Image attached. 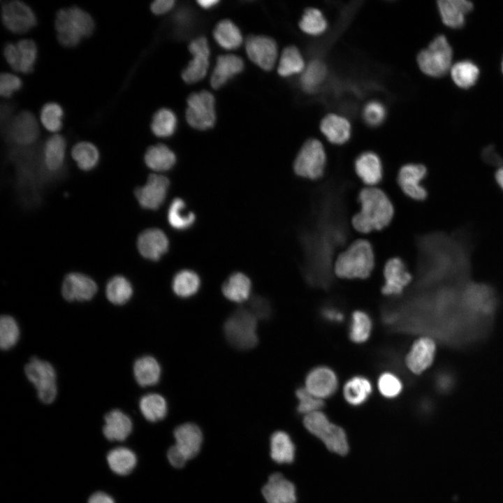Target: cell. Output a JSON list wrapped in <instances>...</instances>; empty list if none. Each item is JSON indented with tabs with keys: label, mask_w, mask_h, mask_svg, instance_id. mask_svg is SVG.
Returning <instances> with one entry per match:
<instances>
[{
	"label": "cell",
	"mask_w": 503,
	"mask_h": 503,
	"mask_svg": "<svg viewBox=\"0 0 503 503\" xmlns=\"http://www.w3.org/2000/svg\"><path fill=\"white\" fill-rule=\"evenodd\" d=\"M349 184L333 177L314 189L299 240L302 272L309 285L326 288L333 281V258L349 236L346 194Z\"/></svg>",
	"instance_id": "obj_1"
},
{
	"label": "cell",
	"mask_w": 503,
	"mask_h": 503,
	"mask_svg": "<svg viewBox=\"0 0 503 503\" xmlns=\"http://www.w3.org/2000/svg\"><path fill=\"white\" fill-rule=\"evenodd\" d=\"M360 211L352 219V224L360 233L379 231L387 226L394 214L393 204L381 189L374 187L363 189L358 194Z\"/></svg>",
	"instance_id": "obj_2"
},
{
	"label": "cell",
	"mask_w": 503,
	"mask_h": 503,
	"mask_svg": "<svg viewBox=\"0 0 503 503\" xmlns=\"http://www.w3.org/2000/svg\"><path fill=\"white\" fill-rule=\"evenodd\" d=\"M374 266L372 245L366 240H357L339 254L334 263V274L342 279H365Z\"/></svg>",
	"instance_id": "obj_3"
},
{
	"label": "cell",
	"mask_w": 503,
	"mask_h": 503,
	"mask_svg": "<svg viewBox=\"0 0 503 503\" xmlns=\"http://www.w3.org/2000/svg\"><path fill=\"white\" fill-rule=\"evenodd\" d=\"M54 25L59 43L67 48L77 46L83 38L90 36L95 28L91 15L77 6L59 9Z\"/></svg>",
	"instance_id": "obj_4"
},
{
	"label": "cell",
	"mask_w": 503,
	"mask_h": 503,
	"mask_svg": "<svg viewBox=\"0 0 503 503\" xmlns=\"http://www.w3.org/2000/svg\"><path fill=\"white\" fill-rule=\"evenodd\" d=\"M302 422L306 430L319 439L330 451L340 455L347 454L349 446L345 430L331 422L322 410L304 416Z\"/></svg>",
	"instance_id": "obj_5"
},
{
	"label": "cell",
	"mask_w": 503,
	"mask_h": 503,
	"mask_svg": "<svg viewBox=\"0 0 503 503\" xmlns=\"http://www.w3.org/2000/svg\"><path fill=\"white\" fill-rule=\"evenodd\" d=\"M453 50L446 37L438 35L417 56V63L425 75L439 78L449 72L452 66Z\"/></svg>",
	"instance_id": "obj_6"
},
{
	"label": "cell",
	"mask_w": 503,
	"mask_h": 503,
	"mask_svg": "<svg viewBox=\"0 0 503 503\" xmlns=\"http://www.w3.org/2000/svg\"><path fill=\"white\" fill-rule=\"evenodd\" d=\"M257 319L248 309H239L233 313L224 324L227 340L239 349H249L258 342Z\"/></svg>",
	"instance_id": "obj_7"
},
{
	"label": "cell",
	"mask_w": 503,
	"mask_h": 503,
	"mask_svg": "<svg viewBox=\"0 0 503 503\" xmlns=\"http://www.w3.org/2000/svg\"><path fill=\"white\" fill-rule=\"evenodd\" d=\"M24 372L35 386L39 400L45 404L52 403L57 394V376L53 366L45 360L32 357L26 364Z\"/></svg>",
	"instance_id": "obj_8"
},
{
	"label": "cell",
	"mask_w": 503,
	"mask_h": 503,
	"mask_svg": "<svg viewBox=\"0 0 503 503\" xmlns=\"http://www.w3.org/2000/svg\"><path fill=\"white\" fill-rule=\"evenodd\" d=\"M326 155L322 143L317 139L307 140L301 147L293 163L295 173L302 177L316 180L324 173Z\"/></svg>",
	"instance_id": "obj_9"
},
{
	"label": "cell",
	"mask_w": 503,
	"mask_h": 503,
	"mask_svg": "<svg viewBox=\"0 0 503 503\" xmlns=\"http://www.w3.org/2000/svg\"><path fill=\"white\" fill-rule=\"evenodd\" d=\"M214 98L205 90L190 94L187 99L186 119L193 128L205 130L215 122Z\"/></svg>",
	"instance_id": "obj_10"
},
{
	"label": "cell",
	"mask_w": 503,
	"mask_h": 503,
	"mask_svg": "<svg viewBox=\"0 0 503 503\" xmlns=\"http://www.w3.org/2000/svg\"><path fill=\"white\" fill-rule=\"evenodd\" d=\"M6 140L17 145L27 146L35 142L40 133L35 115L29 110H22L1 124Z\"/></svg>",
	"instance_id": "obj_11"
},
{
	"label": "cell",
	"mask_w": 503,
	"mask_h": 503,
	"mask_svg": "<svg viewBox=\"0 0 503 503\" xmlns=\"http://www.w3.org/2000/svg\"><path fill=\"white\" fill-rule=\"evenodd\" d=\"M1 19L5 27L15 34H23L37 24L35 13L26 3L11 0L2 2Z\"/></svg>",
	"instance_id": "obj_12"
},
{
	"label": "cell",
	"mask_w": 503,
	"mask_h": 503,
	"mask_svg": "<svg viewBox=\"0 0 503 503\" xmlns=\"http://www.w3.org/2000/svg\"><path fill=\"white\" fill-rule=\"evenodd\" d=\"M304 387L315 398L324 400L333 396L339 387V378L330 366L319 365L310 369Z\"/></svg>",
	"instance_id": "obj_13"
},
{
	"label": "cell",
	"mask_w": 503,
	"mask_h": 503,
	"mask_svg": "<svg viewBox=\"0 0 503 503\" xmlns=\"http://www.w3.org/2000/svg\"><path fill=\"white\" fill-rule=\"evenodd\" d=\"M436 349L435 342L431 337H418L413 342L405 356L406 367L412 374H421L433 363Z\"/></svg>",
	"instance_id": "obj_14"
},
{
	"label": "cell",
	"mask_w": 503,
	"mask_h": 503,
	"mask_svg": "<svg viewBox=\"0 0 503 503\" xmlns=\"http://www.w3.org/2000/svg\"><path fill=\"white\" fill-rule=\"evenodd\" d=\"M169 185L170 182L167 177L160 174H151L144 186L135 189V196L143 208L156 210L164 202Z\"/></svg>",
	"instance_id": "obj_15"
},
{
	"label": "cell",
	"mask_w": 503,
	"mask_h": 503,
	"mask_svg": "<svg viewBox=\"0 0 503 503\" xmlns=\"http://www.w3.org/2000/svg\"><path fill=\"white\" fill-rule=\"evenodd\" d=\"M384 277L381 292L386 296H400L413 279L406 264L399 257L387 261L384 268Z\"/></svg>",
	"instance_id": "obj_16"
},
{
	"label": "cell",
	"mask_w": 503,
	"mask_h": 503,
	"mask_svg": "<svg viewBox=\"0 0 503 503\" xmlns=\"http://www.w3.org/2000/svg\"><path fill=\"white\" fill-rule=\"evenodd\" d=\"M427 173V168L423 164L407 163L399 170L397 182L407 196L415 201H424L428 196V191L421 182Z\"/></svg>",
	"instance_id": "obj_17"
},
{
	"label": "cell",
	"mask_w": 503,
	"mask_h": 503,
	"mask_svg": "<svg viewBox=\"0 0 503 503\" xmlns=\"http://www.w3.org/2000/svg\"><path fill=\"white\" fill-rule=\"evenodd\" d=\"M189 50L193 59L182 73V78L187 83H194L202 80L209 66L210 48L205 37L200 36L189 45Z\"/></svg>",
	"instance_id": "obj_18"
},
{
	"label": "cell",
	"mask_w": 503,
	"mask_h": 503,
	"mask_svg": "<svg viewBox=\"0 0 503 503\" xmlns=\"http://www.w3.org/2000/svg\"><path fill=\"white\" fill-rule=\"evenodd\" d=\"M245 48L249 58L265 71L271 70L277 58V45L275 41L265 36H249Z\"/></svg>",
	"instance_id": "obj_19"
},
{
	"label": "cell",
	"mask_w": 503,
	"mask_h": 503,
	"mask_svg": "<svg viewBox=\"0 0 503 503\" xmlns=\"http://www.w3.org/2000/svg\"><path fill=\"white\" fill-rule=\"evenodd\" d=\"M97 290L96 282L89 276L80 272L66 275L61 286L62 296L69 302L90 300Z\"/></svg>",
	"instance_id": "obj_20"
},
{
	"label": "cell",
	"mask_w": 503,
	"mask_h": 503,
	"mask_svg": "<svg viewBox=\"0 0 503 503\" xmlns=\"http://www.w3.org/2000/svg\"><path fill=\"white\" fill-rule=\"evenodd\" d=\"M169 240L159 228L143 231L137 239V248L140 255L150 261H157L168 250Z\"/></svg>",
	"instance_id": "obj_21"
},
{
	"label": "cell",
	"mask_w": 503,
	"mask_h": 503,
	"mask_svg": "<svg viewBox=\"0 0 503 503\" xmlns=\"http://www.w3.org/2000/svg\"><path fill=\"white\" fill-rule=\"evenodd\" d=\"M262 493L267 503H296L297 500L294 484L280 473L270 476Z\"/></svg>",
	"instance_id": "obj_22"
},
{
	"label": "cell",
	"mask_w": 503,
	"mask_h": 503,
	"mask_svg": "<svg viewBox=\"0 0 503 503\" xmlns=\"http://www.w3.org/2000/svg\"><path fill=\"white\" fill-rule=\"evenodd\" d=\"M473 3L467 0H440L437 8L442 22L448 27L458 29L465 22L466 15L473 9Z\"/></svg>",
	"instance_id": "obj_23"
},
{
	"label": "cell",
	"mask_w": 503,
	"mask_h": 503,
	"mask_svg": "<svg viewBox=\"0 0 503 503\" xmlns=\"http://www.w3.org/2000/svg\"><path fill=\"white\" fill-rule=\"evenodd\" d=\"M174 437L175 445L188 460L195 457L200 451L203 435L196 424L187 423L179 425L174 431Z\"/></svg>",
	"instance_id": "obj_24"
},
{
	"label": "cell",
	"mask_w": 503,
	"mask_h": 503,
	"mask_svg": "<svg viewBox=\"0 0 503 503\" xmlns=\"http://www.w3.org/2000/svg\"><path fill=\"white\" fill-rule=\"evenodd\" d=\"M373 392L371 380L365 375L356 374L348 379L343 385L344 400L351 407H360L367 402Z\"/></svg>",
	"instance_id": "obj_25"
},
{
	"label": "cell",
	"mask_w": 503,
	"mask_h": 503,
	"mask_svg": "<svg viewBox=\"0 0 503 503\" xmlns=\"http://www.w3.org/2000/svg\"><path fill=\"white\" fill-rule=\"evenodd\" d=\"M358 177L367 185H375L382 179L383 168L379 156L373 152L361 153L354 163Z\"/></svg>",
	"instance_id": "obj_26"
},
{
	"label": "cell",
	"mask_w": 503,
	"mask_h": 503,
	"mask_svg": "<svg viewBox=\"0 0 503 503\" xmlns=\"http://www.w3.org/2000/svg\"><path fill=\"white\" fill-rule=\"evenodd\" d=\"M320 129L328 141L336 145L345 143L351 134V126L348 119L334 113L322 119Z\"/></svg>",
	"instance_id": "obj_27"
},
{
	"label": "cell",
	"mask_w": 503,
	"mask_h": 503,
	"mask_svg": "<svg viewBox=\"0 0 503 503\" xmlns=\"http://www.w3.org/2000/svg\"><path fill=\"white\" fill-rule=\"evenodd\" d=\"M243 68L244 62L237 55L226 54L218 57L210 78L212 87L220 88L230 78L242 72Z\"/></svg>",
	"instance_id": "obj_28"
},
{
	"label": "cell",
	"mask_w": 503,
	"mask_h": 503,
	"mask_svg": "<svg viewBox=\"0 0 503 503\" xmlns=\"http://www.w3.org/2000/svg\"><path fill=\"white\" fill-rule=\"evenodd\" d=\"M103 432L110 441H123L132 430L131 418L119 409H112L105 415Z\"/></svg>",
	"instance_id": "obj_29"
},
{
	"label": "cell",
	"mask_w": 503,
	"mask_h": 503,
	"mask_svg": "<svg viewBox=\"0 0 503 503\" xmlns=\"http://www.w3.org/2000/svg\"><path fill=\"white\" fill-rule=\"evenodd\" d=\"M66 140L59 134L50 136L43 149V159L45 167L51 172L61 169L65 158Z\"/></svg>",
	"instance_id": "obj_30"
},
{
	"label": "cell",
	"mask_w": 503,
	"mask_h": 503,
	"mask_svg": "<svg viewBox=\"0 0 503 503\" xmlns=\"http://www.w3.org/2000/svg\"><path fill=\"white\" fill-rule=\"evenodd\" d=\"M373 330V321L370 314L363 309L354 310L350 317L348 336L349 340L357 344L366 342Z\"/></svg>",
	"instance_id": "obj_31"
},
{
	"label": "cell",
	"mask_w": 503,
	"mask_h": 503,
	"mask_svg": "<svg viewBox=\"0 0 503 503\" xmlns=\"http://www.w3.org/2000/svg\"><path fill=\"white\" fill-rule=\"evenodd\" d=\"M161 374V366L152 356H142L134 363L133 374L135 379L143 387L157 384L160 379Z\"/></svg>",
	"instance_id": "obj_32"
},
{
	"label": "cell",
	"mask_w": 503,
	"mask_h": 503,
	"mask_svg": "<svg viewBox=\"0 0 503 503\" xmlns=\"http://www.w3.org/2000/svg\"><path fill=\"white\" fill-rule=\"evenodd\" d=\"M296 455V446L291 437L284 431L275 432L270 438V456L279 464L291 463Z\"/></svg>",
	"instance_id": "obj_33"
},
{
	"label": "cell",
	"mask_w": 503,
	"mask_h": 503,
	"mask_svg": "<svg viewBox=\"0 0 503 503\" xmlns=\"http://www.w3.org/2000/svg\"><path fill=\"white\" fill-rule=\"evenodd\" d=\"M251 289L249 278L242 272H235L224 282L221 291L229 300L242 302L249 298Z\"/></svg>",
	"instance_id": "obj_34"
},
{
	"label": "cell",
	"mask_w": 503,
	"mask_h": 503,
	"mask_svg": "<svg viewBox=\"0 0 503 503\" xmlns=\"http://www.w3.org/2000/svg\"><path fill=\"white\" fill-rule=\"evenodd\" d=\"M144 159L147 166L156 172L168 170L176 162L174 152L163 144L149 147L145 152Z\"/></svg>",
	"instance_id": "obj_35"
},
{
	"label": "cell",
	"mask_w": 503,
	"mask_h": 503,
	"mask_svg": "<svg viewBox=\"0 0 503 503\" xmlns=\"http://www.w3.org/2000/svg\"><path fill=\"white\" fill-rule=\"evenodd\" d=\"M449 73L456 86L461 89H469L478 80L480 70L474 62L465 59L453 64Z\"/></svg>",
	"instance_id": "obj_36"
},
{
	"label": "cell",
	"mask_w": 503,
	"mask_h": 503,
	"mask_svg": "<svg viewBox=\"0 0 503 503\" xmlns=\"http://www.w3.org/2000/svg\"><path fill=\"white\" fill-rule=\"evenodd\" d=\"M213 36L217 43L226 50L235 49L242 42L240 31L229 20H223L219 22L214 29Z\"/></svg>",
	"instance_id": "obj_37"
},
{
	"label": "cell",
	"mask_w": 503,
	"mask_h": 503,
	"mask_svg": "<svg viewBox=\"0 0 503 503\" xmlns=\"http://www.w3.org/2000/svg\"><path fill=\"white\" fill-rule=\"evenodd\" d=\"M107 461L111 470L119 475L129 474L136 465V456L130 449L117 447L107 455Z\"/></svg>",
	"instance_id": "obj_38"
},
{
	"label": "cell",
	"mask_w": 503,
	"mask_h": 503,
	"mask_svg": "<svg viewBox=\"0 0 503 503\" xmlns=\"http://www.w3.org/2000/svg\"><path fill=\"white\" fill-rule=\"evenodd\" d=\"M131 282L124 276L116 275L107 283L105 295L108 300L115 305L126 303L133 296Z\"/></svg>",
	"instance_id": "obj_39"
},
{
	"label": "cell",
	"mask_w": 503,
	"mask_h": 503,
	"mask_svg": "<svg viewBox=\"0 0 503 503\" xmlns=\"http://www.w3.org/2000/svg\"><path fill=\"white\" fill-rule=\"evenodd\" d=\"M139 407L143 416L150 422L162 420L168 411L165 398L157 393L144 395L140 400Z\"/></svg>",
	"instance_id": "obj_40"
},
{
	"label": "cell",
	"mask_w": 503,
	"mask_h": 503,
	"mask_svg": "<svg viewBox=\"0 0 503 503\" xmlns=\"http://www.w3.org/2000/svg\"><path fill=\"white\" fill-rule=\"evenodd\" d=\"M305 61L300 50L294 45L285 48L281 54L277 73L282 77H288L302 72Z\"/></svg>",
	"instance_id": "obj_41"
},
{
	"label": "cell",
	"mask_w": 503,
	"mask_h": 503,
	"mask_svg": "<svg viewBox=\"0 0 503 503\" xmlns=\"http://www.w3.org/2000/svg\"><path fill=\"white\" fill-rule=\"evenodd\" d=\"M186 208L184 201L175 198L170 204L167 213V219L170 226L176 230L183 231L189 228L195 222L196 215L192 212L184 213Z\"/></svg>",
	"instance_id": "obj_42"
},
{
	"label": "cell",
	"mask_w": 503,
	"mask_h": 503,
	"mask_svg": "<svg viewBox=\"0 0 503 503\" xmlns=\"http://www.w3.org/2000/svg\"><path fill=\"white\" fill-rule=\"evenodd\" d=\"M201 279L195 272L182 270L173 279L172 287L174 293L180 297L188 298L194 295L199 289Z\"/></svg>",
	"instance_id": "obj_43"
},
{
	"label": "cell",
	"mask_w": 503,
	"mask_h": 503,
	"mask_svg": "<svg viewBox=\"0 0 503 503\" xmlns=\"http://www.w3.org/2000/svg\"><path fill=\"white\" fill-rule=\"evenodd\" d=\"M71 155L78 166L83 170L94 168L99 161V152L92 143L81 141L76 143L71 150Z\"/></svg>",
	"instance_id": "obj_44"
},
{
	"label": "cell",
	"mask_w": 503,
	"mask_h": 503,
	"mask_svg": "<svg viewBox=\"0 0 503 503\" xmlns=\"http://www.w3.org/2000/svg\"><path fill=\"white\" fill-rule=\"evenodd\" d=\"M327 75V67L319 59L310 61L302 71L300 78L302 88L307 92H314L324 81Z\"/></svg>",
	"instance_id": "obj_45"
},
{
	"label": "cell",
	"mask_w": 503,
	"mask_h": 503,
	"mask_svg": "<svg viewBox=\"0 0 503 503\" xmlns=\"http://www.w3.org/2000/svg\"><path fill=\"white\" fill-rule=\"evenodd\" d=\"M177 118L174 112L168 108H161L153 115L151 130L158 137L166 138L172 136L176 129Z\"/></svg>",
	"instance_id": "obj_46"
},
{
	"label": "cell",
	"mask_w": 503,
	"mask_h": 503,
	"mask_svg": "<svg viewBox=\"0 0 503 503\" xmlns=\"http://www.w3.org/2000/svg\"><path fill=\"white\" fill-rule=\"evenodd\" d=\"M299 27L307 34L319 36L326 31L328 22L320 10L308 8L305 10L299 22Z\"/></svg>",
	"instance_id": "obj_47"
},
{
	"label": "cell",
	"mask_w": 503,
	"mask_h": 503,
	"mask_svg": "<svg viewBox=\"0 0 503 503\" xmlns=\"http://www.w3.org/2000/svg\"><path fill=\"white\" fill-rule=\"evenodd\" d=\"M377 386L380 395L388 400L399 397L404 388L402 379L391 371H384L379 375Z\"/></svg>",
	"instance_id": "obj_48"
},
{
	"label": "cell",
	"mask_w": 503,
	"mask_h": 503,
	"mask_svg": "<svg viewBox=\"0 0 503 503\" xmlns=\"http://www.w3.org/2000/svg\"><path fill=\"white\" fill-rule=\"evenodd\" d=\"M20 337V328L17 321L9 315H2L0 318V347L2 350H8L14 347Z\"/></svg>",
	"instance_id": "obj_49"
},
{
	"label": "cell",
	"mask_w": 503,
	"mask_h": 503,
	"mask_svg": "<svg viewBox=\"0 0 503 503\" xmlns=\"http://www.w3.org/2000/svg\"><path fill=\"white\" fill-rule=\"evenodd\" d=\"M64 110L55 102H48L41 110L40 118L43 126L49 131L57 132L62 127Z\"/></svg>",
	"instance_id": "obj_50"
},
{
	"label": "cell",
	"mask_w": 503,
	"mask_h": 503,
	"mask_svg": "<svg viewBox=\"0 0 503 503\" xmlns=\"http://www.w3.org/2000/svg\"><path fill=\"white\" fill-rule=\"evenodd\" d=\"M16 45L20 55V72H33L38 54L36 43L32 39L24 38L20 40Z\"/></svg>",
	"instance_id": "obj_51"
},
{
	"label": "cell",
	"mask_w": 503,
	"mask_h": 503,
	"mask_svg": "<svg viewBox=\"0 0 503 503\" xmlns=\"http://www.w3.org/2000/svg\"><path fill=\"white\" fill-rule=\"evenodd\" d=\"M296 396L298 400L297 411L304 416L322 410L325 405L324 400L313 396L304 386L296 389Z\"/></svg>",
	"instance_id": "obj_52"
},
{
	"label": "cell",
	"mask_w": 503,
	"mask_h": 503,
	"mask_svg": "<svg viewBox=\"0 0 503 503\" xmlns=\"http://www.w3.org/2000/svg\"><path fill=\"white\" fill-rule=\"evenodd\" d=\"M386 116V108L382 103L378 101L368 102L363 108V119L370 126L380 125L385 120Z\"/></svg>",
	"instance_id": "obj_53"
},
{
	"label": "cell",
	"mask_w": 503,
	"mask_h": 503,
	"mask_svg": "<svg viewBox=\"0 0 503 503\" xmlns=\"http://www.w3.org/2000/svg\"><path fill=\"white\" fill-rule=\"evenodd\" d=\"M22 82L20 77L10 73H2L0 75V94L5 98H9L20 89Z\"/></svg>",
	"instance_id": "obj_54"
},
{
	"label": "cell",
	"mask_w": 503,
	"mask_h": 503,
	"mask_svg": "<svg viewBox=\"0 0 503 503\" xmlns=\"http://www.w3.org/2000/svg\"><path fill=\"white\" fill-rule=\"evenodd\" d=\"M256 319H266L270 313L268 302L260 296L254 297L249 302L248 309Z\"/></svg>",
	"instance_id": "obj_55"
},
{
	"label": "cell",
	"mask_w": 503,
	"mask_h": 503,
	"mask_svg": "<svg viewBox=\"0 0 503 503\" xmlns=\"http://www.w3.org/2000/svg\"><path fill=\"white\" fill-rule=\"evenodd\" d=\"M322 318L327 322L333 324H340L345 319L344 312L333 305H325L321 310Z\"/></svg>",
	"instance_id": "obj_56"
},
{
	"label": "cell",
	"mask_w": 503,
	"mask_h": 503,
	"mask_svg": "<svg viewBox=\"0 0 503 503\" xmlns=\"http://www.w3.org/2000/svg\"><path fill=\"white\" fill-rule=\"evenodd\" d=\"M3 55L10 66L20 72V55L16 43H6L3 48Z\"/></svg>",
	"instance_id": "obj_57"
},
{
	"label": "cell",
	"mask_w": 503,
	"mask_h": 503,
	"mask_svg": "<svg viewBox=\"0 0 503 503\" xmlns=\"http://www.w3.org/2000/svg\"><path fill=\"white\" fill-rule=\"evenodd\" d=\"M481 157L484 162L490 166L500 168L503 165V159L494 145L486 146L481 152Z\"/></svg>",
	"instance_id": "obj_58"
},
{
	"label": "cell",
	"mask_w": 503,
	"mask_h": 503,
	"mask_svg": "<svg viewBox=\"0 0 503 503\" xmlns=\"http://www.w3.org/2000/svg\"><path fill=\"white\" fill-rule=\"evenodd\" d=\"M167 455L170 463L177 468L182 467L188 460L187 457L175 445L168 449Z\"/></svg>",
	"instance_id": "obj_59"
},
{
	"label": "cell",
	"mask_w": 503,
	"mask_h": 503,
	"mask_svg": "<svg viewBox=\"0 0 503 503\" xmlns=\"http://www.w3.org/2000/svg\"><path fill=\"white\" fill-rule=\"evenodd\" d=\"M174 3L173 0H156L151 3L150 8L154 14L161 15L170 10Z\"/></svg>",
	"instance_id": "obj_60"
},
{
	"label": "cell",
	"mask_w": 503,
	"mask_h": 503,
	"mask_svg": "<svg viewBox=\"0 0 503 503\" xmlns=\"http://www.w3.org/2000/svg\"><path fill=\"white\" fill-rule=\"evenodd\" d=\"M88 503H115L113 499L103 492H96L89 497Z\"/></svg>",
	"instance_id": "obj_61"
},
{
	"label": "cell",
	"mask_w": 503,
	"mask_h": 503,
	"mask_svg": "<svg viewBox=\"0 0 503 503\" xmlns=\"http://www.w3.org/2000/svg\"><path fill=\"white\" fill-rule=\"evenodd\" d=\"M495 178L499 187L503 190V166L498 168Z\"/></svg>",
	"instance_id": "obj_62"
},
{
	"label": "cell",
	"mask_w": 503,
	"mask_h": 503,
	"mask_svg": "<svg viewBox=\"0 0 503 503\" xmlns=\"http://www.w3.org/2000/svg\"><path fill=\"white\" fill-rule=\"evenodd\" d=\"M198 3L204 8H210L219 3L217 0H199Z\"/></svg>",
	"instance_id": "obj_63"
},
{
	"label": "cell",
	"mask_w": 503,
	"mask_h": 503,
	"mask_svg": "<svg viewBox=\"0 0 503 503\" xmlns=\"http://www.w3.org/2000/svg\"><path fill=\"white\" fill-rule=\"evenodd\" d=\"M501 69H502V72L503 73V58H502V64H501Z\"/></svg>",
	"instance_id": "obj_64"
}]
</instances>
